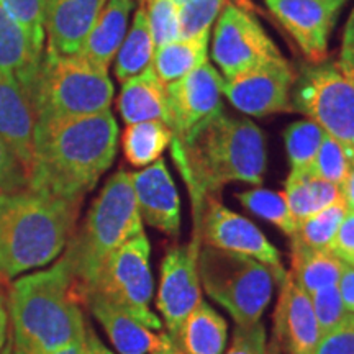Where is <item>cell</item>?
I'll list each match as a JSON object with an SVG mask.
<instances>
[{
  "label": "cell",
  "instance_id": "3",
  "mask_svg": "<svg viewBox=\"0 0 354 354\" xmlns=\"http://www.w3.org/2000/svg\"><path fill=\"white\" fill-rule=\"evenodd\" d=\"M81 302L64 254L46 271L17 279L8 294L13 354H51L86 338Z\"/></svg>",
  "mask_w": 354,
  "mask_h": 354
},
{
  "label": "cell",
  "instance_id": "39",
  "mask_svg": "<svg viewBox=\"0 0 354 354\" xmlns=\"http://www.w3.org/2000/svg\"><path fill=\"white\" fill-rule=\"evenodd\" d=\"M266 328L261 322L250 326L236 325L233 343L227 354H264Z\"/></svg>",
  "mask_w": 354,
  "mask_h": 354
},
{
  "label": "cell",
  "instance_id": "30",
  "mask_svg": "<svg viewBox=\"0 0 354 354\" xmlns=\"http://www.w3.org/2000/svg\"><path fill=\"white\" fill-rule=\"evenodd\" d=\"M323 136L325 130L312 120L295 122L286 128L284 141L292 171L310 172Z\"/></svg>",
  "mask_w": 354,
  "mask_h": 354
},
{
  "label": "cell",
  "instance_id": "51",
  "mask_svg": "<svg viewBox=\"0 0 354 354\" xmlns=\"http://www.w3.org/2000/svg\"><path fill=\"white\" fill-rule=\"evenodd\" d=\"M0 354H13V348H12V342H7L3 344V348L0 349Z\"/></svg>",
  "mask_w": 354,
  "mask_h": 354
},
{
  "label": "cell",
  "instance_id": "34",
  "mask_svg": "<svg viewBox=\"0 0 354 354\" xmlns=\"http://www.w3.org/2000/svg\"><path fill=\"white\" fill-rule=\"evenodd\" d=\"M146 10L154 50L179 39V6L172 0H140Z\"/></svg>",
  "mask_w": 354,
  "mask_h": 354
},
{
  "label": "cell",
  "instance_id": "46",
  "mask_svg": "<svg viewBox=\"0 0 354 354\" xmlns=\"http://www.w3.org/2000/svg\"><path fill=\"white\" fill-rule=\"evenodd\" d=\"M7 326H8V305L3 295L2 289H0V349L7 343Z\"/></svg>",
  "mask_w": 354,
  "mask_h": 354
},
{
  "label": "cell",
  "instance_id": "42",
  "mask_svg": "<svg viewBox=\"0 0 354 354\" xmlns=\"http://www.w3.org/2000/svg\"><path fill=\"white\" fill-rule=\"evenodd\" d=\"M338 292L339 297L343 300L344 308L348 310L349 313L354 312V268L346 261H343L342 268V276H339L338 281Z\"/></svg>",
  "mask_w": 354,
  "mask_h": 354
},
{
  "label": "cell",
  "instance_id": "35",
  "mask_svg": "<svg viewBox=\"0 0 354 354\" xmlns=\"http://www.w3.org/2000/svg\"><path fill=\"white\" fill-rule=\"evenodd\" d=\"M227 0H189L179 7V38H194L210 32V26Z\"/></svg>",
  "mask_w": 354,
  "mask_h": 354
},
{
  "label": "cell",
  "instance_id": "43",
  "mask_svg": "<svg viewBox=\"0 0 354 354\" xmlns=\"http://www.w3.org/2000/svg\"><path fill=\"white\" fill-rule=\"evenodd\" d=\"M336 64L342 69L344 76L354 84V48L343 46L342 53H339V59L336 61Z\"/></svg>",
  "mask_w": 354,
  "mask_h": 354
},
{
  "label": "cell",
  "instance_id": "41",
  "mask_svg": "<svg viewBox=\"0 0 354 354\" xmlns=\"http://www.w3.org/2000/svg\"><path fill=\"white\" fill-rule=\"evenodd\" d=\"M330 251L336 258L346 261V263L354 261V210H348V214L344 215L342 225L331 241Z\"/></svg>",
  "mask_w": 354,
  "mask_h": 354
},
{
  "label": "cell",
  "instance_id": "11",
  "mask_svg": "<svg viewBox=\"0 0 354 354\" xmlns=\"http://www.w3.org/2000/svg\"><path fill=\"white\" fill-rule=\"evenodd\" d=\"M295 73L284 56L272 57L223 79V94L240 112L251 117L294 112L290 94Z\"/></svg>",
  "mask_w": 354,
  "mask_h": 354
},
{
  "label": "cell",
  "instance_id": "24",
  "mask_svg": "<svg viewBox=\"0 0 354 354\" xmlns=\"http://www.w3.org/2000/svg\"><path fill=\"white\" fill-rule=\"evenodd\" d=\"M227 335L223 317L201 300L180 325L176 343L185 354H223Z\"/></svg>",
  "mask_w": 354,
  "mask_h": 354
},
{
  "label": "cell",
  "instance_id": "18",
  "mask_svg": "<svg viewBox=\"0 0 354 354\" xmlns=\"http://www.w3.org/2000/svg\"><path fill=\"white\" fill-rule=\"evenodd\" d=\"M107 0H46L48 51L77 55Z\"/></svg>",
  "mask_w": 354,
  "mask_h": 354
},
{
  "label": "cell",
  "instance_id": "23",
  "mask_svg": "<svg viewBox=\"0 0 354 354\" xmlns=\"http://www.w3.org/2000/svg\"><path fill=\"white\" fill-rule=\"evenodd\" d=\"M118 112L127 125L149 120H167L166 86L148 66L138 76L123 82L118 97Z\"/></svg>",
  "mask_w": 354,
  "mask_h": 354
},
{
  "label": "cell",
  "instance_id": "15",
  "mask_svg": "<svg viewBox=\"0 0 354 354\" xmlns=\"http://www.w3.org/2000/svg\"><path fill=\"white\" fill-rule=\"evenodd\" d=\"M201 240L194 238L189 245L172 246L161 263L156 307L167 326V335L176 342L180 325L201 302L198 284V251Z\"/></svg>",
  "mask_w": 354,
  "mask_h": 354
},
{
  "label": "cell",
  "instance_id": "29",
  "mask_svg": "<svg viewBox=\"0 0 354 354\" xmlns=\"http://www.w3.org/2000/svg\"><path fill=\"white\" fill-rule=\"evenodd\" d=\"M348 205L343 196L317 214L307 216L299 221V228L292 238V243L308 248L315 251H330V245L333 241L339 225L348 214Z\"/></svg>",
  "mask_w": 354,
  "mask_h": 354
},
{
  "label": "cell",
  "instance_id": "37",
  "mask_svg": "<svg viewBox=\"0 0 354 354\" xmlns=\"http://www.w3.org/2000/svg\"><path fill=\"white\" fill-rule=\"evenodd\" d=\"M310 172L290 171L286 180L284 197L287 205L297 221H302L307 216L315 214L312 202V190H310Z\"/></svg>",
  "mask_w": 354,
  "mask_h": 354
},
{
  "label": "cell",
  "instance_id": "45",
  "mask_svg": "<svg viewBox=\"0 0 354 354\" xmlns=\"http://www.w3.org/2000/svg\"><path fill=\"white\" fill-rule=\"evenodd\" d=\"M86 344H87V354H113L104 343L100 342V338L92 328H87L86 331Z\"/></svg>",
  "mask_w": 354,
  "mask_h": 354
},
{
  "label": "cell",
  "instance_id": "19",
  "mask_svg": "<svg viewBox=\"0 0 354 354\" xmlns=\"http://www.w3.org/2000/svg\"><path fill=\"white\" fill-rule=\"evenodd\" d=\"M37 115L25 91L13 79L0 74V136L28 176L33 159V133Z\"/></svg>",
  "mask_w": 354,
  "mask_h": 354
},
{
  "label": "cell",
  "instance_id": "4",
  "mask_svg": "<svg viewBox=\"0 0 354 354\" xmlns=\"http://www.w3.org/2000/svg\"><path fill=\"white\" fill-rule=\"evenodd\" d=\"M81 203L32 189L0 194V277L53 263L74 234Z\"/></svg>",
  "mask_w": 354,
  "mask_h": 354
},
{
  "label": "cell",
  "instance_id": "49",
  "mask_svg": "<svg viewBox=\"0 0 354 354\" xmlns=\"http://www.w3.org/2000/svg\"><path fill=\"white\" fill-rule=\"evenodd\" d=\"M343 46L354 48V8H353V12L349 13V19L346 21V26H344Z\"/></svg>",
  "mask_w": 354,
  "mask_h": 354
},
{
  "label": "cell",
  "instance_id": "22",
  "mask_svg": "<svg viewBox=\"0 0 354 354\" xmlns=\"http://www.w3.org/2000/svg\"><path fill=\"white\" fill-rule=\"evenodd\" d=\"M133 0H107L77 55L100 69H109L127 37Z\"/></svg>",
  "mask_w": 354,
  "mask_h": 354
},
{
  "label": "cell",
  "instance_id": "12",
  "mask_svg": "<svg viewBox=\"0 0 354 354\" xmlns=\"http://www.w3.org/2000/svg\"><path fill=\"white\" fill-rule=\"evenodd\" d=\"M221 95L223 77L209 63L166 86V125L172 131V141L187 138L198 127L221 113Z\"/></svg>",
  "mask_w": 354,
  "mask_h": 354
},
{
  "label": "cell",
  "instance_id": "1",
  "mask_svg": "<svg viewBox=\"0 0 354 354\" xmlns=\"http://www.w3.org/2000/svg\"><path fill=\"white\" fill-rule=\"evenodd\" d=\"M118 125L110 110L73 118H37L28 189L82 201L112 166Z\"/></svg>",
  "mask_w": 354,
  "mask_h": 354
},
{
  "label": "cell",
  "instance_id": "6",
  "mask_svg": "<svg viewBox=\"0 0 354 354\" xmlns=\"http://www.w3.org/2000/svg\"><path fill=\"white\" fill-rule=\"evenodd\" d=\"M113 84L107 69L79 55L46 51L39 64L32 100L37 118H73L110 110Z\"/></svg>",
  "mask_w": 354,
  "mask_h": 354
},
{
  "label": "cell",
  "instance_id": "21",
  "mask_svg": "<svg viewBox=\"0 0 354 354\" xmlns=\"http://www.w3.org/2000/svg\"><path fill=\"white\" fill-rule=\"evenodd\" d=\"M41 59L43 53L35 50L20 25L0 7V74L13 79L30 99Z\"/></svg>",
  "mask_w": 354,
  "mask_h": 354
},
{
  "label": "cell",
  "instance_id": "50",
  "mask_svg": "<svg viewBox=\"0 0 354 354\" xmlns=\"http://www.w3.org/2000/svg\"><path fill=\"white\" fill-rule=\"evenodd\" d=\"M264 354H281V346H279L276 338H272L271 342H269V344H266Z\"/></svg>",
  "mask_w": 354,
  "mask_h": 354
},
{
  "label": "cell",
  "instance_id": "32",
  "mask_svg": "<svg viewBox=\"0 0 354 354\" xmlns=\"http://www.w3.org/2000/svg\"><path fill=\"white\" fill-rule=\"evenodd\" d=\"M351 162V154L344 148V145L339 143L328 133H325L315 161L310 167V174L313 177H320L323 180H328V183L336 184L339 187L349 174Z\"/></svg>",
  "mask_w": 354,
  "mask_h": 354
},
{
  "label": "cell",
  "instance_id": "28",
  "mask_svg": "<svg viewBox=\"0 0 354 354\" xmlns=\"http://www.w3.org/2000/svg\"><path fill=\"white\" fill-rule=\"evenodd\" d=\"M172 141L171 128L161 120H149L128 125L122 136V148L127 161L135 167L156 162Z\"/></svg>",
  "mask_w": 354,
  "mask_h": 354
},
{
  "label": "cell",
  "instance_id": "53",
  "mask_svg": "<svg viewBox=\"0 0 354 354\" xmlns=\"http://www.w3.org/2000/svg\"><path fill=\"white\" fill-rule=\"evenodd\" d=\"M349 264H351V266H353V268H354V261H353V263H349Z\"/></svg>",
  "mask_w": 354,
  "mask_h": 354
},
{
  "label": "cell",
  "instance_id": "47",
  "mask_svg": "<svg viewBox=\"0 0 354 354\" xmlns=\"http://www.w3.org/2000/svg\"><path fill=\"white\" fill-rule=\"evenodd\" d=\"M151 354H185L167 333H161V344Z\"/></svg>",
  "mask_w": 354,
  "mask_h": 354
},
{
  "label": "cell",
  "instance_id": "7",
  "mask_svg": "<svg viewBox=\"0 0 354 354\" xmlns=\"http://www.w3.org/2000/svg\"><path fill=\"white\" fill-rule=\"evenodd\" d=\"M197 266L203 289L236 325L250 326L261 320L276 282L268 266L250 256L207 245L198 251Z\"/></svg>",
  "mask_w": 354,
  "mask_h": 354
},
{
  "label": "cell",
  "instance_id": "2",
  "mask_svg": "<svg viewBox=\"0 0 354 354\" xmlns=\"http://www.w3.org/2000/svg\"><path fill=\"white\" fill-rule=\"evenodd\" d=\"M177 169L187 184L192 201L196 234L201 240V221L205 202L225 184L259 185L266 169L264 136L246 118L218 113L192 131L187 138L171 141Z\"/></svg>",
  "mask_w": 354,
  "mask_h": 354
},
{
  "label": "cell",
  "instance_id": "9",
  "mask_svg": "<svg viewBox=\"0 0 354 354\" xmlns=\"http://www.w3.org/2000/svg\"><path fill=\"white\" fill-rule=\"evenodd\" d=\"M91 292L112 300L146 328L161 330V320L149 310L153 276L149 268V241L145 233L131 238L110 254L87 294Z\"/></svg>",
  "mask_w": 354,
  "mask_h": 354
},
{
  "label": "cell",
  "instance_id": "25",
  "mask_svg": "<svg viewBox=\"0 0 354 354\" xmlns=\"http://www.w3.org/2000/svg\"><path fill=\"white\" fill-rule=\"evenodd\" d=\"M210 32L194 38L174 39L154 50L151 66L165 86L179 81L207 63Z\"/></svg>",
  "mask_w": 354,
  "mask_h": 354
},
{
  "label": "cell",
  "instance_id": "26",
  "mask_svg": "<svg viewBox=\"0 0 354 354\" xmlns=\"http://www.w3.org/2000/svg\"><path fill=\"white\" fill-rule=\"evenodd\" d=\"M343 261L331 251L308 250L292 243V281L305 294L338 286Z\"/></svg>",
  "mask_w": 354,
  "mask_h": 354
},
{
  "label": "cell",
  "instance_id": "33",
  "mask_svg": "<svg viewBox=\"0 0 354 354\" xmlns=\"http://www.w3.org/2000/svg\"><path fill=\"white\" fill-rule=\"evenodd\" d=\"M0 7L20 25L35 50L43 53L46 0H0Z\"/></svg>",
  "mask_w": 354,
  "mask_h": 354
},
{
  "label": "cell",
  "instance_id": "52",
  "mask_svg": "<svg viewBox=\"0 0 354 354\" xmlns=\"http://www.w3.org/2000/svg\"><path fill=\"white\" fill-rule=\"evenodd\" d=\"M348 323H349V325L354 326V312L349 313V320H348Z\"/></svg>",
  "mask_w": 354,
  "mask_h": 354
},
{
  "label": "cell",
  "instance_id": "44",
  "mask_svg": "<svg viewBox=\"0 0 354 354\" xmlns=\"http://www.w3.org/2000/svg\"><path fill=\"white\" fill-rule=\"evenodd\" d=\"M339 190H342V196L344 198V202H346L348 209L354 210V159L351 162L349 174L346 179H344V183L339 185Z\"/></svg>",
  "mask_w": 354,
  "mask_h": 354
},
{
  "label": "cell",
  "instance_id": "17",
  "mask_svg": "<svg viewBox=\"0 0 354 354\" xmlns=\"http://www.w3.org/2000/svg\"><path fill=\"white\" fill-rule=\"evenodd\" d=\"M272 338L287 354H315L322 338L310 297L295 286L290 276L282 284Z\"/></svg>",
  "mask_w": 354,
  "mask_h": 354
},
{
  "label": "cell",
  "instance_id": "13",
  "mask_svg": "<svg viewBox=\"0 0 354 354\" xmlns=\"http://www.w3.org/2000/svg\"><path fill=\"white\" fill-rule=\"evenodd\" d=\"M201 230L207 246L250 256L271 269L277 284H284L287 274L276 248L268 241V238L254 223L233 214L214 197L207 198Z\"/></svg>",
  "mask_w": 354,
  "mask_h": 354
},
{
  "label": "cell",
  "instance_id": "5",
  "mask_svg": "<svg viewBox=\"0 0 354 354\" xmlns=\"http://www.w3.org/2000/svg\"><path fill=\"white\" fill-rule=\"evenodd\" d=\"M141 233H145L143 220L133 190L131 174L118 171L92 202L81 230L71 236L64 253L82 302L110 254Z\"/></svg>",
  "mask_w": 354,
  "mask_h": 354
},
{
  "label": "cell",
  "instance_id": "20",
  "mask_svg": "<svg viewBox=\"0 0 354 354\" xmlns=\"http://www.w3.org/2000/svg\"><path fill=\"white\" fill-rule=\"evenodd\" d=\"M84 302L88 305L92 315L97 318L120 354L153 353L161 344V335L151 333V330L104 295L91 292Z\"/></svg>",
  "mask_w": 354,
  "mask_h": 354
},
{
  "label": "cell",
  "instance_id": "31",
  "mask_svg": "<svg viewBox=\"0 0 354 354\" xmlns=\"http://www.w3.org/2000/svg\"><path fill=\"white\" fill-rule=\"evenodd\" d=\"M238 201L246 207L248 210L253 212L261 218L271 221L277 228L289 236H294L299 228V221L292 214L284 194L272 192V190L256 189L246 190V192L238 194Z\"/></svg>",
  "mask_w": 354,
  "mask_h": 354
},
{
  "label": "cell",
  "instance_id": "8",
  "mask_svg": "<svg viewBox=\"0 0 354 354\" xmlns=\"http://www.w3.org/2000/svg\"><path fill=\"white\" fill-rule=\"evenodd\" d=\"M292 104L344 145L354 159V84L338 64L323 61L305 68Z\"/></svg>",
  "mask_w": 354,
  "mask_h": 354
},
{
  "label": "cell",
  "instance_id": "38",
  "mask_svg": "<svg viewBox=\"0 0 354 354\" xmlns=\"http://www.w3.org/2000/svg\"><path fill=\"white\" fill-rule=\"evenodd\" d=\"M28 187V176L10 146L0 136V194Z\"/></svg>",
  "mask_w": 354,
  "mask_h": 354
},
{
  "label": "cell",
  "instance_id": "10",
  "mask_svg": "<svg viewBox=\"0 0 354 354\" xmlns=\"http://www.w3.org/2000/svg\"><path fill=\"white\" fill-rule=\"evenodd\" d=\"M212 56L218 64L221 77L232 79L263 61L282 56V53L266 33L258 17L236 0L221 8L215 25Z\"/></svg>",
  "mask_w": 354,
  "mask_h": 354
},
{
  "label": "cell",
  "instance_id": "36",
  "mask_svg": "<svg viewBox=\"0 0 354 354\" xmlns=\"http://www.w3.org/2000/svg\"><path fill=\"white\" fill-rule=\"evenodd\" d=\"M308 297L310 302H312L313 313H315L320 336L328 335L336 328H339V326L346 325L349 320V312L344 308L338 287H325V289L310 294Z\"/></svg>",
  "mask_w": 354,
  "mask_h": 354
},
{
  "label": "cell",
  "instance_id": "48",
  "mask_svg": "<svg viewBox=\"0 0 354 354\" xmlns=\"http://www.w3.org/2000/svg\"><path fill=\"white\" fill-rule=\"evenodd\" d=\"M51 354H87V344H86V338L84 339H77V342L68 344V346L57 349V351L51 353Z\"/></svg>",
  "mask_w": 354,
  "mask_h": 354
},
{
  "label": "cell",
  "instance_id": "40",
  "mask_svg": "<svg viewBox=\"0 0 354 354\" xmlns=\"http://www.w3.org/2000/svg\"><path fill=\"white\" fill-rule=\"evenodd\" d=\"M315 354H354V326L346 323L322 336Z\"/></svg>",
  "mask_w": 354,
  "mask_h": 354
},
{
  "label": "cell",
  "instance_id": "27",
  "mask_svg": "<svg viewBox=\"0 0 354 354\" xmlns=\"http://www.w3.org/2000/svg\"><path fill=\"white\" fill-rule=\"evenodd\" d=\"M154 55V43L149 30V21L146 10L138 7L130 32L123 39L115 61V77L122 84L138 76L140 73L151 66Z\"/></svg>",
  "mask_w": 354,
  "mask_h": 354
},
{
  "label": "cell",
  "instance_id": "14",
  "mask_svg": "<svg viewBox=\"0 0 354 354\" xmlns=\"http://www.w3.org/2000/svg\"><path fill=\"white\" fill-rule=\"evenodd\" d=\"M349 0H264L282 28L312 64L328 56V39Z\"/></svg>",
  "mask_w": 354,
  "mask_h": 354
},
{
  "label": "cell",
  "instance_id": "16",
  "mask_svg": "<svg viewBox=\"0 0 354 354\" xmlns=\"http://www.w3.org/2000/svg\"><path fill=\"white\" fill-rule=\"evenodd\" d=\"M131 184L141 220L169 236H179L180 201L165 159L133 172Z\"/></svg>",
  "mask_w": 354,
  "mask_h": 354
}]
</instances>
